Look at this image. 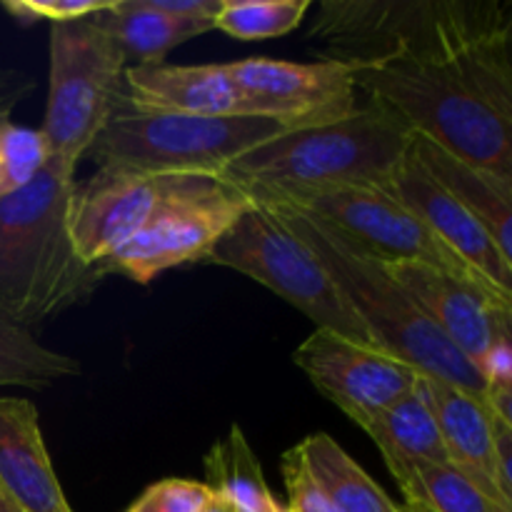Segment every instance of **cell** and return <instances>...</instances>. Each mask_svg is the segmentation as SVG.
<instances>
[{
	"instance_id": "obj_24",
	"label": "cell",
	"mask_w": 512,
	"mask_h": 512,
	"mask_svg": "<svg viewBox=\"0 0 512 512\" xmlns=\"http://www.w3.org/2000/svg\"><path fill=\"white\" fill-rule=\"evenodd\" d=\"M385 465L405 503H415L430 512H512L490 500L450 463L385 460Z\"/></svg>"
},
{
	"instance_id": "obj_18",
	"label": "cell",
	"mask_w": 512,
	"mask_h": 512,
	"mask_svg": "<svg viewBox=\"0 0 512 512\" xmlns=\"http://www.w3.org/2000/svg\"><path fill=\"white\" fill-rule=\"evenodd\" d=\"M423 390L438 423L450 465L465 475L475 488L503 508L512 505L500 498L493 478V428L495 415L483 398L443 380L425 378Z\"/></svg>"
},
{
	"instance_id": "obj_21",
	"label": "cell",
	"mask_w": 512,
	"mask_h": 512,
	"mask_svg": "<svg viewBox=\"0 0 512 512\" xmlns=\"http://www.w3.org/2000/svg\"><path fill=\"white\" fill-rule=\"evenodd\" d=\"M293 453L338 512H400L388 493L330 435H308Z\"/></svg>"
},
{
	"instance_id": "obj_12",
	"label": "cell",
	"mask_w": 512,
	"mask_h": 512,
	"mask_svg": "<svg viewBox=\"0 0 512 512\" xmlns=\"http://www.w3.org/2000/svg\"><path fill=\"white\" fill-rule=\"evenodd\" d=\"M205 175H140L100 168L88 183L75 185L68 210L73 248L85 265L103 268L105 260L175 195Z\"/></svg>"
},
{
	"instance_id": "obj_15",
	"label": "cell",
	"mask_w": 512,
	"mask_h": 512,
	"mask_svg": "<svg viewBox=\"0 0 512 512\" xmlns=\"http://www.w3.org/2000/svg\"><path fill=\"white\" fill-rule=\"evenodd\" d=\"M383 193L413 210L465 265L512 298V258L503 255L493 235L443 185L435 183L408 150L393 173L380 185Z\"/></svg>"
},
{
	"instance_id": "obj_27",
	"label": "cell",
	"mask_w": 512,
	"mask_h": 512,
	"mask_svg": "<svg viewBox=\"0 0 512 512\" xmlns=\"http://www.w3.org/2000/svg\"><path fill=\"white\" fill-rule=\"evenodd\" d=\"M50 160L43 133L0 115V200L28 188Z\"/></svg>"
},
{
	"instance_id": "obj_19",
	"label": "cell",
	"mask_w": 512,
	"mask_h": 512,
	"mask_svg": "<svg viewBox=\"0 0 512 512\" xmlns=\"http://www.w3.org/2000/svg\"><path fill=\"white\" fill-rule=\"evenodd\" d=\"M410 153L435 183L483 223L503 255L512 258V180L478 168L420 135L410 140Z\"/></svg>"
},
{
	"instance_id": "obj_31",
	"label": "cell",
	"mask_w": 512,
	"mask_h": 512,
	"mask_svg": "<svg viewBox=\"0 0 512 512\" xmlns=\"http://www.w3.org/2000/svg\"><path fill=\"white\" fill-rule=\"evenodd\" d=\"M493 478L500 498L512 505V425L500 418L493 428Z\"/></svg>"
},
{
	"instance_id": "obj_13",
	"label": "cell",
	"mask_w": 512,
	"mask_h": 512,
	"mask_svg": "<svg viewBox=\"0 0 512 512\" xmlns=\"http://www.w3.org/2000/svg\"><path fill=\"white\" fill-rule=\"evenodd\" d=\"M295 365L320 395L355 425L368 428L385 408L418 388L423 375L375 345H360L328 330H313L293 353Z\"/></svg>"
},
{
	"instance_id": "obj_10",
	"label": "cell",
	"mask_w": 512,
	"mask_h": 512,
	"mask_svg": "<svg viewBox=\"0 0 512 512\" xmlns=\"http://www.w3.org/2000/svg\"><path fill=\"white\" fill-rule=\"evenodd\" d=\"M248 195L220 178H203L165 203L140 233L120 245L103 263L138 285L153 283L165 270L198 263L250 208Z\"/></svg>"
},
{
	"instance_id": "obj_20",
	"label": "cell",
	"mask_w": 512,
	"mask_h": 512,
	"mask_svg": "<svg viewBox=\"0 0 512 512\" xmlns=\"http://www.w3.org/2000/svg\"><path fill=\"white\" fill-rule=\"evenodd\" d=\"M93 20L118 45L125 65H160L170 50L215 28L208 20L170 18L145 0H115Z\"/></svg>"
},
{
	"instance_id": "obj_11",
	"label": "cell",
	"mask_w": 512,
	"mask_h": 512,
	"mask_svg": "<svg viewBox=\"0 0 512 512\" xmlns=\"http://www.w3.org/2000/svg\"><path fill=\"white\" fill-rule=\"evenodd\" d=\"M228 70L250 118L275 120L285 130L335 123L360 108L353 73L335 60L245 58L228 63Z\"/></svg>"
},
{
	"instance_id": "obj_9",
	"label": "cell",
	"mask_w": 512,
	"mask_h": 512,
	"mask_svg": "<svg viewBox=\"0 0 512 512\" xmlns=\"http://www.w3.org/2000/svg\"><path fill=\"white\" fill-rule=\"evenodd\" d=\"M250 203H278L313 213L383 263H423L503 295L488 280L480 278L470 265H465L413 210L400 205L380 188H355V185L310 188L263 195Z\"/></svg>"
},
{
	"instance_id": "obj_37",
	"label": "cell",
	"mask_w": 512,
	"mask_h": 512,
	"mask_svg": "<svg viewBox=\"0 0 512 512\" xmlns=\"http://www.w3.org/2000/svg\"><path fill=\"white\" fill-rule=\"evenodd\" d=\"M398 510H400V512H430V510L420 508V505H415V503H403V505H398Z\"/></svg>"
},
{
	"instance_id": "obj_34",
	"label": "cell",
	"mask_w": 512,
	"mask_h": 512,
	"mask_svg": "<svg viewBox=\"0 0 512 512\" xmlns=\"http://www.w3.org/2000/svg\"><path fill=\"white\" fill-rule=\"evenodd\" d=\"M35 90V80L18 68L0 65V115H13V110Z\"/></svg>"
},
{
	"instance_id": "obj_6",
	"label": "cell",
	"mask_w": 512,
	"mask_h": 512,
	"mask_svg": "<svg viewBox=\"0 0 512 512\" xmlns=\"http://www.w3.org/2000/svg\"><path fill=\"white\" fill-rule=\"evenodd\" d=\"M285 133L268 118L140 113L118 105L90 153L100 168L140 175L218 178L235 158Z\"/></svg>"
},
{
	"instance_id": "obj_30",
	"label": "cell",
	"mask_w": 512,
	"mask_h": 512,
	"mask_svg": "<svg viewBox=\"0 0 512 512\" xmlns=\"http://www.w3.org/2000/svg\"><path fill=\"white\" fill-rule=\"evenodd\" d=\"M280 470H283L285 490H288V508H285V512H338L335 505L325 498L323 490L318 488V483L310 478V473L303 468V463H300L293 450L283 455Z\"/></svg>"
},
{
	"instance_id": "obj_16",
	"label": "cell",
	"mask_w": 512,
	"mask_h": 512,
	"mask_svg": "<svg viewBox=\"0 0 512 512\" xmlns=\"http://www.w3.org/2000/svg\"><path fill=\"white\" fill-rule=\"evenodd\" d=\"M118 105L140 113L250 118L228 63L125 65Z\"/></svg>"
},
{
	"instance_id": "obj_33",
	"label": "cell",
	"mask_w": 512,
	"mask_h": 512,
	"mask_svg": "<svg viewBox=\"0 0 512 512\" xmlns=\"http://www.w3.org/2000/svg\"><path fill=\"white\" fill-rule=\"evenodd\" d=\"M158 13L180 20H208L215 23L223 0H145Z\"/></svg>"
},
{
	"instance_id": "obj_8",
	"label": "cell",
	"mask_w": 512,
	"mask_h": 512,
	"mask_svg": "<svg viewBox=\"0 0 512 512\" xmlns=\"http://www.w3.org/2000/svg\"><path fill=\"white\" fill-rule=\"evenodd\" d=\"M125 58L93 18L50 25V75L43 133L50 158L78 168L120 98Z\"/></svg>"
},
{
	"instance_id": "obj_28",
	"label": "cell",
	"mask_w": 512,
	"mask_h": 512,
	"mask_svg": "<svg viewBox=\"0 0 512 512\" xmlns=\"http://www.w3.org/2000/svg\"><path fill=\"white\" fill-rule=\"evenodd\" d=\"M115 0H3V10L23 28L35 23H70L105 13Z\"/></svg>"
},
{
	"instance_id": "obj_1",
	"label": "cell",
	"mask_w": 512,
	"mask_h": 512,
	"mask_svg": "<svg viewBox=\"0 0 512 512\" xmlns=\"http://www.w3.org/2000/svg\"><path fill=\"white\" fill-rule=\"evenodd\" d=\"M308 40L343 65L395 50L440 60L512 120V0H325Z\"/></svg>"
},
{
	"instance_id": "obj_2",
	"label": "cell",
	"mask_w": 512,
	"mask_h": 512,
	"mask_svg": "<svg viewBox=\"0 0 512 512\" xmlns=\"http://www.w3.org/2000/svg\"><path fill=\"white\" fill-rule=\"evenodd\" d=\"M75 170L50 158L28 188L0 200V318L18 328L58 318L108 278L70 240Z\"/></svg>"
},
{
	"instance_id": "obj_26",
	"label": "cell",
	"mask_w": 512,
	"mask_h": 512,
	"mask_svg": "<svg viewBox=\"0 0 512 512\" xmlns=\"http://www.w3.org/2000/svg\"><path fill=\"white\" fill-rule=\"evenodd\" d=\"M310 0H223L215 28L238 40H270L303 23Z\"/></svg>"
},
{
	"instance_id": "obj_7",
	"label": "cell",
	"mask_w": 512,
	"mask_h": 512,
	"mask_svg": "<svg viewBox=\"0 0 512 512\" xmlns=\"http://www.w3.org/2000/svg\"><path fill=\"white\" fill-rule=\"evenodd\" d=\"M203 260L265 285L285 303L308 315L315 330H328L353 343L373 345L368 330L345 303L343 293L313 248H308V243L265 205H250Z\"/></svg>"
},
{
	"instance_id": "obj_36",
	"label": "cell",
	"mask_w": 512,
	"mask_h": 512,
	"mask_svg": "<svg viewBox=\"0 0 512 512\" xmlns=\"http://www.w3.org/2000/svg\"><path fill=\"white\" fill-rule=\"evenodd\" d=\"M0 512H25V510L20 508V505L15 503V500L10 498L3 488H0Z\"/></svg>"
},
{
	"instance_id": "obj_23",
	"label": "cell",
	"mask_w": 512,
	"mask_h": 512,
	"mask_svg": "<svg viewBox=\"0 0 512 512\" xmlns=\"http://www.w3.org/2000/svg\"><path fill=\"white\" fill-rule=\"evenodd\" d=\"M205 475L210 480L205 485L240 512H285L270 493L258 455L240 425H230L228 435L208 450Z\"/></svg>"
},
{
	"instance_id": "obj_14",
	"label": "cell",
	"mask_w": 512,
	"mask_h": 512,
	"mask_svg": "<svg viewBox=\"0 0 512 512\" xmlns=\"http://www.w3.org/2000/svg\"><path fill=\"white\" fill-rule=\"evenodd\" d=\"M430 323L475 365L512 333V300L423 263H385Z\"/></svg>"
},
{
	"instance_id": "obj_17",
	"label": "cell",
	"mask_w": 512,
	"mask_h": 512,
	"mask_svg": "<svg viewBox=\"0 0 512 512\" xmlns=\"http://www.w3.org/2000/svg\"><path fill=\"white\" fill-rule=\"evenodd\" d=\"M0 488L25 512H73L25 398H0Z\"/></svg>"
},
{
	"instance_id": "obj_5",
	"label": "cell",
	"mask_w": 512,
	"mask_h": 512,
	"mask_svg": "<svg viewBox=\"0 0 512 512\" xmlns=\"http://www.w3.org/2000/svg\"><path fill=\"white\" fill-rule=\"evenodd\" d=\"M413 135L380 113L360 105L335 123L285 130L235 158L223 173L248 200L310 188H380L395 165L408 155Z\"/></svg>"
},
{
	"instance_id": "obj_32",
	"label": "cell",
	"mask_w": 512,
	"mask_h": 512,
	"mask_svg": "<svg viewBox=\"0 0 512 512\" xmlns=\"http://www.w3.org/2000/svg\"><path fill=\"white\" fill-rule=\"evenodd\" d=\"M480 375H483L485 385L490 393H500V390H512V348L510 338L495 343L483 360L478 363ZM488 400V398H485Z\"/></svg>"
},
{
	"instance_id": "obj_22",
	"label": "cell",
	"mask_w": 512,
	"mask_h": 512,
	"mask_svg": "<svg viewBox=\"0 0 512 512\" xmlns=\"http://www.w3.org/2000/svg\"><path fill=\"white\" fill-rule=\"evenodd\" d=\"M365 433L378 445L383 460H428V463H450L445 445L440 440L438 423L430 410L423 390V378L418 388L385 408L383 413L365 428Z\"/></svg>"
},
{
	"instance_id": "obj_35",
	"label": "cell",
	"mask_w": 512,
	"mask_h": 512,
	"mask_svg": "<svg viewBox=\"0 0 512 512\" xmlns=\"http://www.w3.org/2000/svg\"><path fill=\"white\" fill-rule=\"evenodd\" d=\"M200 512H240V510L235 508V505H230L225 498H220L218 493H213V495H210L208 503L203 505V510H200Z\"/></svg>"
},
{
	"instance_id": "obj_3",
	"label": "cell",
	"mask_w": 512,
	"mask_h": 512,
	"mask_svg": "<svg viewBox=\"0 0 512 512\" xmlns=\"http://www.w3.org/2000/svg\"><path fill=\"white\" fill-rule=\"evenodd\" d=\"M273 210L300 240L313 248L333 283L353 308L375 348L403 360L425 378L443 380L460 390L488 398L478 365L465 358L418 308L408 290L390 275L383 260L370 255L323 218L278 203H258Z\"/></svg>"
},
{
	"instance_id": "obj_25",
	"label": "cell",
	"mask_w": 512,
	"mask_h": 512,
	"mask_svg": "<svg viewBox=\"0 0 512 512\" xmlns=\"http://www.w3.org/2000/svg\"><path fill=\"white\" fill-rule=\"evenodd\" d=\"M80 365L70 355L50 350L33 333L0 318V388L48 390L55 383L78 378Z\"/></svg>"
},
{
	"instance_id": "obj_4",
	"label": "cell",
	"mask_w": 512,
	"mask_h": 512,
	"mask_svg": "<svg viewBox=\"0 0 512 512\" xmlns=\"http://www.w3.org/2000/svg\"><path fill=\"white\" fill-rule=\"evenodd\" d=\"M348 68L368 105L410 135L512 180V120L488 108L450 65L395 50Z\"/></svg>"
},
{
	"instance_id": "obj_29",
	"label": "cell",
	"mask_w": 512,
	"mask_h": 512,
	"mask_svg": "<svg viewBox=\"0 0 512 512\" xmlns=\"http://www.w3.org/2000/svg\"><path fill=\"white\" fill-rule=\"evenodd\" d=\"M213 490L205 483L168 478L150 485L128 512H200Z\"/></svg>"
}]
</instances>
